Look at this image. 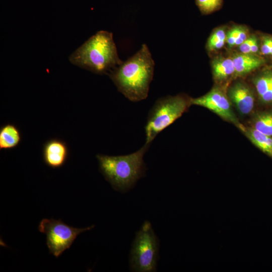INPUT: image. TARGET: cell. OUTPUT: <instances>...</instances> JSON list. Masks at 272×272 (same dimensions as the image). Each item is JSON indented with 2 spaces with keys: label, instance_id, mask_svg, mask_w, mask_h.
Wrapping results in <instances>:
<instances>
[{
  "label": "cell",
  "instance_id": "cell-19",
  "mask_svg": "<svg viewBox=\"0 0 272 272\" xmlns=\"http://www.w3.org/2000/svg\"><path fill=\"white\" fill-rule=\"evenodd\" d=\"M238 33V26H237L231 28L226 33V43L229 46L233 47L235 46Z\"/></svg>",
  "mask_w": 272,
  "mask_h": 272
},
{
  "label": "cell",
  "instance_id": "cell-1",
  "mask_svg": "<svg viewBox=\"0 0 272 272\" xmlns=\"http://www.w3.org/2000/svg\"><path fill=\"white\" fill-rule=\"evenodd\" d=\"M155 62L148 47L140 50L108 73L118 91L132 102L145 99L152 81Z\"/></svg>",
  "mask_w": 272,
  "mask_h": 272
},
{
  "label": "cell",
  "instance_id": "cell-18",
  "mask_svg": "<svg viewBox=\"0 0 272 272\" xmlns=\"http://www.w3.org/2000/svg\"><path fill=\"white\" fill-rule=\"evenodd\" d=\"M240 52L254 54L258 52L259 46L256 37L251 35L239 46Z\"/></svg>",
  "mask_w": 272,
  "mask_h": 272
},
{
  "label": "cell",
  "instance_id": "cell-4",
  "mask_svg": "<svg viewBox=\"0 0 272 272\" xmlns=\"http://www.w3.org/2000/svg\"><path fill=\"white\" fill-rule=\"evenodd\" d=\"M190 104V99L180 94L158 99L148 114L145 144L150 145L160 132L181 117Z\"/></svg>",
  "mask_w": 272,
  "mask_h": 272
},
{
  "label": "cell",
  "instance_id": "cell-5",
  "mask_svg": "<svg viewBox=\"0 0 272 272\" xmlns=\"http://www.w3.org/2000/svg\"><path fill=\"white\" fill-rule=\"evenodd\" d=\"M159 242L152 225L145 221L136 233L129 257L130 269L135 272L157 271Z\"/></svg>",
  "mask_w": 272,
  "mask_h": 272
},
{
  "label": "cell",
  "instance_id": "cell-9",
  "mask_svg": "<svg viewBox=\"0 0 272 272\" xmlns=\"http://www.w3.org/2000/svg\"><path fill=\"white\" fill-rule=\"evenodd\" d=\"M69 154L66 143L59 139L48 141L44 145L43 157L45 164L52 168L61 167L65 163Z\"/></svg>",
  "mask_w": 272,
  "mask_h": 272
},
{
  "label": "cell",
  "instance_id": "cell-15",
  "mask_svg": "<svg viewBox=\"0 0 272 272\" xmlns=\"http://www.w3.org/2000/svg\"><path fill=\"white\" fill-rule=\"evenodd\" d=\"M252 127L258 131L272 137V112L256 113L252 119Z\"/></svg>",
  "mask_w": 272,
  "mask_h": 272
},
{
  "label": "cell",
  "instance_id": "cell-6",
  "mask_svg": "<svg viewBox=\"0 0 272 272\" xmlns=\"http://www.w3.org/2000/svg\"><path fill=\"white\" fill-rule=\"evenodd\" d=\"M94 227L93 225L85 228H76L59 220L44 219L40 222L38 230L46 236L49 252L57 257L71 247L79 234Z\"/></svg>",
  "mask_w": 272,
  "mask_h": 272
},
{
  "label": "cell",
  "instance_id": "cell-16",
  "mask_svg": "<svg viewBox=\"0 0 272 272\" xmlns=\"http://www.w3.org/2000/svg\"><path fill=\"white\" fill-rule=\"evenodd\" d=\"M226 32L224 28L216 29L210 36L207 42V48L210 51L221 49L226 42Z\"/></svg>",
  "mask_w": 272,
  "mask_h": 272
},
{
  "label": "cell",
  "instance_id": "cell-17",
  "mask_svg": "<svg viewBox=\"0 0 272 272\" xmlns=\"http://www.w3.org/2000/svg\"><path fill=\"white\" fill-rule=\"evenodd\" d=\"M195 3L202 14L208 15L219 10L223 0H195Z\"/></svg>",
  "mask_w": 272,
  "mask_h": 272
},
{
  "label": "cell",
  "instance_id": "cell-8",
  "mask_svg": "<svg viewBox=\"0 0 272 272\" xmlns=\"http://www.w3.org/2000/svg\"><path fill=\"white\" fill-rule=\"evenodd\" d=\"M227 96L240 114H248L254 108V93L245 83L238 82L233 84L229 88Z\"/></svg>",
  "mask_w": 272,
  "mask_h": 272
},
{
  "label": "cell",
  "instance_id": "cell-13",
  "mask_svg": "<svg viewBox=\"0 0 272 272\" xmlns=\"http://www.w3.org/2000/svg\"><path fill=\"white\" fill-rule=\"evenodd\" d=\"M21 140L19 129L13 124H7L0 129V149L9 150L16 147Z\"/></svg>",
  "mask_w": 272,
  "mask_h": 272
},
{
  "label": "cell",
  "instance_id": "cell-21",
  "mask_svg": "<svg viewBox=\"0 0 272 272\" xmlns=\"http://www.w3.org/2000/svg\"><path fill=\"white\" fill-rule=\"evenodd\" d=\"M265 38L268 44L270 50V54L272 55V38L268 36H265Z\"/></svg>",
  "mask_w": 272,
  "mask_h": 272
},
{
  "label": "cell",
  "instance_id": "cell-12",
  "mask_svg": "<svg viewBox=\"0 0 272 272\" xmlns=\"http://www.w3.org/2000/svg\"><path fill=\"white\" fill-rule=\"evenodd\" d=\"M213 74L217 81H222L235 74V66L231 57L220 56L212 62Z\"/></svg>",
  "mask_w": 272,
  "mask_h": 272
},
{
  "label": "cell",
  "instance_id": "cell-20",
  "mask_svg": "<svg viewBox=\"0 0 272 272\" xmlns=\"http://www.w3.org/2000/svg\"><path fill=\"white\" fill-rule=\"evenodd\" d=\"M248 36V29L245 26H238V36L235 46H239Z\"/></svg>",
  "mask_w": 272,
  "mask_h": 272
},
{
  "label": "cell",
  "instance_id": "cell-11",
  "mask_svg": "<svg viewBox=\"0 0 272 272\" xmlns=\"http://www.w3.org/2000/svg\"><path fill=\"white\" fill-rule=\"evenodd\" d=\"M253 83L260 101L272 103V72L266 71L255 77Z\"/></svg>",
  "mask_w": 272,
  "mask_h": 272
},
{
  "label": "cell",
  "instance_id": "cell-3",
  "mask_svg": "<svg viewBox=\"0 0 272 272\" xmlns=\"http://www.w3.org/2000/svg\"><path fill=\"white\" fill-rule=\"evenodd\" d=\"M149 146L145 144L137 151L126 155H97L101 172L115 190L126 192L145 175L144 156Z\"/></svg>",
  "mask_w": 272,
  "mask_h": 272
},
{
  "label": "cell",
  "instance_id": "cell-2",
  "mask_svg": "<svg viewBox=\"0 0 272 272\" xmlns=\"http://www.w3.org/2000/svg\"><path fill=\"white\" fill-rule=\"evenodd\" d=\"M70 61L98 74H108L122 63L112 33L101 30L69 56Z\"/></svg>",
  "mask_w": 272,
  "mask_h": 272
},
{
  "label": "cell",
  "instance_id": "cell-10",
  "mask_svg": "<svg viewBox=\"0 0 272 272\" xmlns=\"http://www.w3.org/2000/svg\"><path fill=\"white\" fill-rule=\"evenodd\" d=\"M235 66L236 77L245 75L258 68L264 63V59L253 53L242 52L233 54L231 56Z\"/></svg>",
  "mask_w": 272,
  "mask_h": 272
},
{
  "label": "cell",
  "instance_id": "cell-14",
  "mask_svg": "<svg viewBox=\"0 0 272 272\" xmlns=\"http://www.w3.org/2000/svg\"><path fill=\"white\" fill-rule=\"evenodd\" d=\"M243 132L253 144L272 158V137L258 131L252 127H245Z\"/></svg>",
  "mask_w": 272,
  "mask_h": 272
},
{
  "label": "cell",
  "instance_id": "cell-7",
  "mask_svg": "<svg viewBox=\"0 0 272 272\" xmlns=\"http://www.w3.org/2000/svg\"><path fill=\"white\" fill-rule=\"evenodd\" d=\"M190 104L203 107L214 112L224 119L235 124L242 132L244 127L234 113L227 95L218 87L200 97L191 98Z\"/></svg>",
  "mask_w": 272,
  "mask_h": 272
}]
</instances>
